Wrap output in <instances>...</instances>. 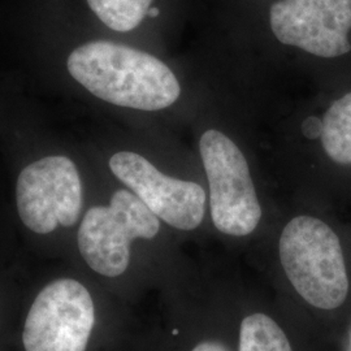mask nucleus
Here are the masks:
<instances>
[{
  "label": "nucleus",
  "mask_w": 351,
  "mask_h": 351,
  "mask_svg": "<svg viewBox=\"0 0 351 351\" xmlns=\"http://www.w3.org/2000/svg\"><path fill=\"white\" fill-rule=\"evenodd\" d=\"M68 72L101 101L119 107L159 111L181 95L172 69L149 52L111 40H91L68 58Z\"/></svg>",
  "instance_id": "f257e3e1"
},
{
  "label": "nucleus",
  "mask_w": 351,
  "mask_h": 351,
  "mask_svg": "<svg viewBox=\"0 0 351 351\" xmlns=\"http://www.w3.org/2000/svg\"><path fill=\"white\" fill-rule=\"evenodd\" d=\"M280 261L291 285L320 310L339 307L349 293V278L341 241L320 219L297 216L280 237Z\"/></svg>",
  "instance_id": "f03ea898"
},
{
  "label": "nucleus",
  "mask_w": 351,
  "mask_h": 351,
  "mask_svg": "<svg viewBox=\"0 0 351 351\" xmlns=\"http://www.w3.org/2000/svg\"><path fill=\"white\" fill-rule=\"evenodd\" d=\"M160 230L159 217L129 190H117L110 206L85 213L78 229V249L88 267L101 276L123 275L134 239H152Z\"/></svg>",
  "instance_id": "7ed1b4c3"
},
{
  "label": "nucleus",
  "mask_w": 351,
  "mask_h": 351,
  "mask_svg": "<svg viewBox=\"0 0 351 351\" xmlns=\"http://www.w3.org/2000/svg\"><path fill=\"white\" fill-rule=\"evenodd\" d=\"M199 151L216 229L228 236H249L262 219V207L243 152L217 129L202 134Z\"/></svg>",
  "instance_id": "20e7f679"
},
{
  "label": "nucleus",
  "mask_w": 351,
  "mask_h": 351,
  "mask_svg": "<svg viewBox=\"0 0 351 351\" xmlns=\"http://www.w3.org/2000/svg\"><path fill=\"white\" fill-rule=\"evenodd\" d=\"M17 211L21 221L38 234L58 226H73L82 210V182L75 162L47 156L25 167L17 178Z\"/></svg>",
  "instance_id": "39448f33"
},
{
  "label": "nucleus",
  "mask_w": 351,
  "mask_h": 351,
  "mask_svg": "<svg viewBox=\"0 0 351 351\" xmlns=\"http://www.w3.org/2000/svg\"><path fill=\"white\" fill-rule=\"evenodd\" d=\"M94 322L88 289L72 278L52 281L29 310L23 332L25 351H85Z\"/></svg>",
  "instance_id": "423d86ee"
},
{
  "label": "nucleus",
  "mask_w": 351,
  "mask_h": 351,
  "mask_svg": "<svg viewBox=\"0 0 351 351\" xmlns=\"http://www.w3.org/2000/svg\"><path fill=\"white\" fill-rule=\"evenodd\" d=\"M268 24L280 43L316 58L351 51V0H274Z\"/></svg>",
  "instance_id": "0eeeda50"
},
{
  "label": "nucleus",
  "mask_w": 351,
  "mask_h": 351,
  "mask_svg": "<svg viewBox=\"0 0 351 351\" xmlns=\"http://www.w3.org/2000/svg\"><path fill=\"white\" fill-rule=\"evenodd\" d=\"M110 168L167 224L180 230H194L201 226L207 195L197 182L164 175L146 158L132 151L114 154Z\"/></svg>",
  "instance_id": "6e6552de"
},
{
  "label": "nucleus",
  "mask_w": 351,
  "mask_h": 351,
  "mask_svg": "<svg viewBox=\"0 0 351 351\" xmlns=\"http://www.w3.org/2000/svg\"><path fill=\"white\" fill-rule=\"evenodd\" d=\"M322 120L320 142L326 158L341 167H351V90L329 104Z\"/></svg>",
  "instance_id": "1a4fd4ad"
},
{
  "label": "nucleus",
  "mask_w": 351,
  "mask_h": 351,
  "mask_svg": "<svg viewBox=\"0 0 351 351\" xmlns=\"http://www.w3.org/2000/svg\"><path fill=\"white\" fill-rule=\"evenodd\" d=\"M154 0H88V7L101 23L119 33L138 27L149 17Z\"/></svg>",
  "instance_id": "9d476101"
},
{
  "label": "nucleus",
  "mask_w": 351,
  "mask_h": 351,
  "mask_svg": "<svg viewBox=\"0 0 351 351\" xmlns=\"http://www.w3.org/2000/svg\"><path fill=\"white\" fill-rule=\"evenodd\" d=\"M239 351H293L284 330L264 314L243 319L239 330Z\"/></svg>",
  "instance_id": "9b49d317"
},
{
  "label": "nucleus",
  "mask_w": 351,
  "mask_h": 351,
  "mask_svg": "<svg viewBox=\"0 0 351 351\" xmlns=\"http://www.w3.org/2000/svg\"><path fill=\"white\" fill-rule=\"evenodd\" d=\"M323 133V120L317 116H308L302 123V134L304 138L310 141L320 139Z\"/></svg>",
  "instance_id": "f8f14e48"
},
{
  "label": "nucleus",
  "mask_w": 351,
  "mask_h": 351,
  "mask_svg": "<svg viewBox=\"0 0 351 351\" xmlns=\"http://www.w3.org/2000/svg\"><path fill=\"white\" fill-rule=\"evenodd\" d=\"M191 351H228V349L219 342L207 341V342H202L199 345H197Z\"/></svg>",
  "instance_id": "ddd939ff"
},
{
  "label": "nucleus",
  "mask_w": 351,
  "mask_h": 351,
  "mask_svg": "<svg viewBox=\"0 0 351 351\" xmlns=\"http://www.w3.org/2000/svg\"><path fill=\"white\" fill-rule=\"evenodd\" d=\"M159 14H160V10L158 7H151L149 13H147V16L151 19H156Z\"/></svg>",
  "instance_id": "4468645a"
}]
</instances>
